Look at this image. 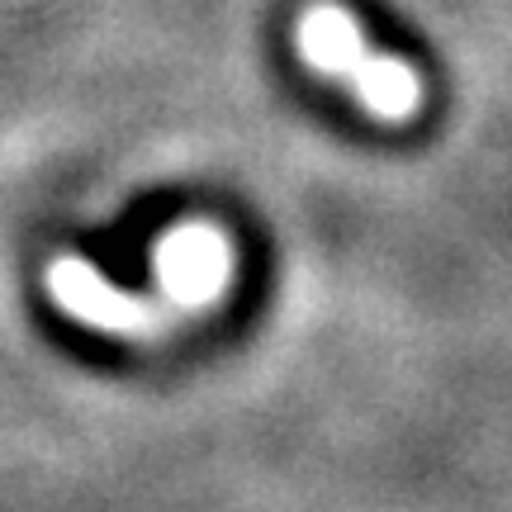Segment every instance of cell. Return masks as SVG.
Masks as SVG:
<instances>
[{
  "instance_id": "cell-1",
  "label": "cell",
  "mask_w": 512,
  "mask_h": 512,
  "mask_svg": "<svg viewBox=\"0 0 512 512\" xmlns=\"http://www.w3.org/2000/svg\"><path fill=\"white\" fill-rule=\"evenodd\" d=\"M294 53L309 72L328 76V81H347L356 100H361V110L384 119V124H408L427 100L418 67H408L394 53H375L366 34H361L356 15L337 0H318L299 15Z\"/></svg>"
},
{
  "instance_id": "cell-2",
  "label": "cell",
  "mask_w": 512,
  "mask_h": 512,
  "mask_svg": "<svg viewBox=\"0 0 512 512\" xmlns=\"http://www.w3.org/2000/svg\"><path fill=\"white\" fill-rule=\"evenodd\" d=\"M233 266H238V256L219 223H176L152 247L157 299L171 313L214 309L233 285Z\"/></svg>"
},
{
  "instance_id": "cell-3",
  "label": "cell",
  "mask_w": 512,
  "mask_h": 512,
  "mask_svg": "<svg viewBox=\"0 0 512 512\" xmlns=\"http://www.w3.org/2000/svg\"><path fill=\"white\" fill-rule=\"evenodd\" d=\"M43 285L53 294V304L62 313H72L76 323H86L95 332H110V337H152L166 328V309L162 299H143V294L114 285L105 271H95L86 256H57Z\"/></svg>"
}]
</instances>
